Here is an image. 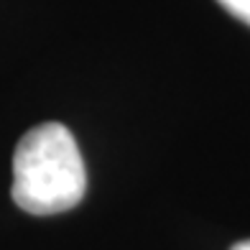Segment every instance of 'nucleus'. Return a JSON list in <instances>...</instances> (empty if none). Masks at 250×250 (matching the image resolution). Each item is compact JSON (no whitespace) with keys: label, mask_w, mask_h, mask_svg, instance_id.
<instances>
[{"label":"nucleus","mask_w":250,"mask_h":250,"mask_svg":"<svg viewBox=\"0 0 250 250\" xmlns=\"http://www.w3.org/2000/svg\"><path fill=\"white\" fill-rule=\"evenodd\" d=\"M232 250H250V240H243V243H237Z\"/></svg>","instance_id":"nucleus-3"},{"label":"nucleus","mask_w":250,"mask_h":250,"mask_svg":"<svg viewBox=\"0 0 250 250\" xmlns=\"http://www.w3.org/2000/svg\"><path fill=\"white\" fill-rule=\"evenodd\" d=\"M87 191L79 146L62 123L28 130L13 156V199L23 212L46 217L77 207Z\"/></svg>","instance_id":"nucleus-1"},{"label":"nucleus","mask_w":250,"mask_h":250,"mask_svg":"<svg viewBox=\"0 0 250 250\" xmlns=\"http://www.w3.org/2000/svg\"><path fill=\"white\" fill-rule=\"evenodd\" d=\"M217 3H222L235 18L250 26V0H217Z\"/></svg>","instance_id":"nucleus-2"}]
</instances>
